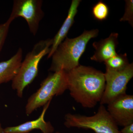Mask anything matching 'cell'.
Wrapping results in <instances>:
<instances>
[{
  "instance_id": "6da1fadb",
  "label": "cell",
  "mask_w": 133,
  "mask_h": 133,
  "mask_svg": "<svg viewBox=\"0 0 133 133\" xmlns=\"http://www.w3.org/2000/svg\"><path fill=\"white\" fill-rule=\"evenodd\" d=\"M66 72L68 90L77 103L85 108H92L100 102L105 86L104 73L80 65Z\"/></svg>"
},
{
  "instance_id": "7a4b0ae2",
  "label": "cell",
  "mask_w": 133,
  "mask_h": 133,
  "mask_svg": "<svg viewBox=\"0 0 133 133\" xmlns=\"http://www.w3.org/2000/svg\"><path fill=\"white\" fill-rule=\"evenodd\" d=\"M99 32L98 29L85 30L77 37H66L52 55L49 71L56 72L64 70L67 72L78 66L79 59L85 51L88 42L97 37Z\"/></svg>"
},
{
  "instance_id": "3957f363",
  "label": "cell",
  "mask_w": 133,
  "mask_h": 133,
  "mask_svg": "<svg viewBox=\"0 0 133 133\" xmlns=\"http://www.w3.org/2000/svg\"><path fill=\"white\" fill-rule=\"evenodd\" d=\"M52 42V38L39 41L22 61L17 74L12 81V89L16 91L19 97H22L24 89L37 76L39 63L49 53Z\"/></svg>"
},
{
  "instance_id": "277c9868",
  "label": "cell",
  "mask_w": 133,
  "mask_h": 133,
  "mask_svg": "<svg viewBox=\"0 0 133 133\" xmlns=\"http://www.w3.org/2000/svg\"><path fill=\"white\" fill-rule=\"evenodd\" d=\"M68 90L66 72H54L43 81L41 87L28 99L25 107L26 113L29 115L36 109L44 106L54 96L63 94Z\"/></svg>"
},
{
  "instance_id": "5b68a950",
  "label": "cell",
  "mask_w": 133,
  "mask_h": 133,
  "mask_svg": "<svg viewBox=\"0 0 133 133\" xmlns=\"http://www.w3.org/2000/svg\"><path fill=\"white\" fill-rule=\"evenodd\" d=\"M64 125L68 128L91 129L95 133H121L118 126L103 105L94 115L87 116L68 113L64 116Z\"/></svg>"
},
{
  "instance_id": "8992f818",
  "label": "cell",
  "mask_w": 133,
  "mask_h": 133,
  "mask_svg": "<svg viewBox=\"0 0 133 133\" xmlns=\"http://www.w3.org/2000/svg\"><path fill=\"white\" fill-rule=\"evenodd\" d=\"M105 86L100 105L108 104L121 95L126 94L128 84L133 77V64L119 71H106Z\"/></svg>"
},
{
  "instance_id": "52a82bcc",
  "label": "cell",
  "mask_w": 133,
  "mask_h": 133,
  "mask_svg": "<svg viewBox=\"0 0 133 133\" xmlns=\"http://www.w3.org/2000/svg\"><path fill=\"white\" fill-rule=\"evenodd\" d=\"M43 3L42 0H14L9 18L13 21L18 17L24 18L30 31L35 36L44 16L42 8Z\"/></svg>"
},
{
  "instance_id": "ba28073f",
  "label": "cell",
  "mask_w": 133,
  "mask_h": 133,
  "mask_svg": "<svg viewBox=\"0 0 133 133\" xmlns=\"http://www.w3.org/2000/svg\"><path fill=\"white\" fill-rule=\"evenodd\" d=\"M107 110L118 126L133 123V95L127 93L108 104Z\"/></svg>"
},
{
  "instance_id": "9c48e42d",
  "label": "cell",
  "mask_w": 133,
  "mask_h": 133,
  "mask_svg": "<svg viewBox=\"0 0 133 133\" xmlns=\"http://www.w3.org/2000/svg\"><path fill=\"white\" fill-rule=\"evenodd\" d=\"M51 101L44 106L42 112L37 119L15 127L3 129L4 133H29L35 129L41 130L43 133H52L55 129L49 122L45 121L44 116Z\"/></svg>"
},
{
  "instance_id": "30bf717a",
  "label": "cell",
  "mask_w": 133,
  "mask_h": 133,
  "mask_svg": "<svg viewBox=\"0 0 133 133\" xmlns=\"http://www.w3.org/2000/svg\"><path fill=\"white\" fill-rule=\"evenodd\" d=\"M118 33H112L105 39L93 43L95 51L90 58L91 60L102 63L117 55L116 49L118 44Z\"/></svg>"
},
{
  "instance_id": "8fae6325",
  "label": "cell",
  "mask_w": 133,
  "mask_h": 133,
  "mask_svg": "<svg viewBox=\"0 0 133 133\" xmlns=\"http://www.w3.org/2000/svg\"><path fill=\"white\" fill-rule=\"evenodd\" d=\"M81 1L72 0L68 11L67 17L57 33L52 38V43L50 51L48 55V59L50 58L59 44L66 37L67 34L74 23V18L78 12V8Z\"/></svg>"
},
{
  "instance_id": "7c38bea8",
  "label": "cell",
  "mask_w": 133,
  "mask_h": 133,
  "mask_svg": "<svg viewBox=\"0 0 133 133\" xmlns=\"http://www.w3.org/2000/svg\"><path fill=\"white\" fill-rule=\"evenodd\" d=\"M22 58V49L19 48L10 59L0 62V85L13 80L18 72Z\"/></svg>"
},
{
  "instance_id": "4fadbf2b",
  "label": "cell",
  "mask_w": 133,
  "mask_h": 133,
  "mask_svg": "<svg viewBox=\"0 0 133 133\" xmlns=\"http://www.w3.org/2000/svg\"><path fill=\"white\" fill-rule=\"evenodd\" d=\"M106 71H119L123 70L129 64L127 53L117 54L104 62Z\"/></svg>"
},
{
  "instance_id": "5bb4252c",
  "label": "cell",
  "mask_w": 133,
  "mask_h": 133,
  "mask_svg": "<svg viewBox=\"0 0 133 133\" xmlns=\"http://www.w3.org/2000/svg\"><path fill=\"white\" fill-rule=\"evenodd\" d=\"M109 13L108 6L102 1H99L93 7V16L98 21H102L106 20L108 16Z\"/></svg>"
},
{
  "instance_id": "9a60e30c",
  "label": "cell",
  "mask_w": 133,
  "mask_h": 133,
  "mask_svg": "<svg viewBox=\"0 0 133 133\" xmlns=\"http://www.w3.org/2000/svg\"><path fill=\"white\" fill-rule=\"evenodd\" d=\"M125 12L124 16L120 19V21H128L133 26V1L126 0Z\"/></svg>"
},
{
  "instance_id": "2e32d148",
  "label": "cell",
  "mask_w": 133,
  "mask_h": 133,
  "mask_svg": "<svg viewBox=\"0 0 133 133\" xmlns=\"http://www.w3.org/2000/svg\"><path fill=\"white\" fill-rule=\"evenodd\" d=\"M13 21L12 19L9 18L4 23L0 24V52L7 37L10 24Z\"/></svg>"
},
{
  "instance_id": "e0dca14e",
  "label": "cell",
  "mask_w": 133,
  "mask_h": 133,
  "mask_svg": "<svg viewBox=\"0 0 133 133\" xmlns=\"http://www.w3.org/2000/svg\"><path fill=\"white\" fill-rule=\"evenodd\" d=\"M120 131L121 133H133V123L124 127Z\"/></svg>"
},
{
  "instance_id": "ac0fdd59",
  "label": "cell",
  "mask_w": 133,
  "mask_h": 133,
  "mask_svg": "<svg viewBox=\"0 0 133 133\" xmlns=\"http://www.w3.org/2000/svg\"><path fill=\"white\" fill-rule=\"evenodd\" d=\"M0 133H4L3 129L2 128L1 122H0Z\"/></svg>"
}]
</instances>
